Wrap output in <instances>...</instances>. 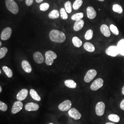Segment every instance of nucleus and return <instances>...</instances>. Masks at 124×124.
<instances>
[{
    "mask_svg": "<svg viewBox=\"0 0 124 124\" xmlns=\"http://www.w3.org/2000/svg\"><path fill=\"white\" fill-rule=\"evenodd\" d=\"M49 37L52 41L59 43L63 42L66 40L65 34L62 31L56 30H53L50 31Z\"/></svg>",
    "mask_w": 124,
    "mask_h": 124,
    "instance_id": "obj_1",
    "label": "nucleus"
},
{
    "mask_svg": "<svg viewBox=\"0 0 124 124\" xmlns=\"http://www.w3.org/2000/svg\"><path fill=\"white\" fill-rule=\"evenodd\" d=\"M5 3L7 9L10 12L14 14H16L18 13L19 9L18 5L14 0H6Z\"/></svg>",
    "mask_w": 124,
    "mask_h": 124,
    "instance_id": "obj_2",
    "label": "nucleus"
},
{
    "mask_svg": "<svg viewBox=\"0 0 124 124\" xmlns=\"http://www.w3.org/2000/svg\"><path fill=\"white\" fill-rule=\"evenodd\" d=\"M45 57L46 63L48 65L50 66L53 64L54 60L57 58V55L54 52L52 51H48L45 53Z\"/></svg>",
    "mask_w": 124,
    "mask_h": 124,
    "instance_id": "obj_3",
    "label": "nucleus"
},
{
    "mask_svg": "<svg viewBox=\"0 0 124 124\" xmlns=\"http://www.w3.org/2000/svg\"><path fill=\"white\" fill-rule=\"evenodd\" d=\"M120 49L118 48L117 46H112L108 47L106 49L105 53L108 56H110L113 57H115L118 54H120Z\"/></svg>",
    "mask_w": 124,
    "mask_h": 124,
    "instance_id": "obj_4",
    "label": "nucleus"
},
{
    "mask_svg": "<svg viewBox=\"0 0 124 124\" xmlns=\"http://www.w3.org/2000/svg\"><path fill=\"white\" fill-rule=\"evenodd\" d=\"M105 109V103L103 102H99L96 104L95 111L96 115L98 116H102L104 115Z\"/></svg>",
    "mask_w": 124,
    "mask_h": 124,
    "instance_id": "obj_5",
    "label": "nucleus"
},
{
    "mask_svg": "<svg viewBox=\"0 0 124 124\" xmlns=\"http://www.w3.org/2000/svg\"><path fill=\"white\" fill-rule=\"evenodd\" d=\"M97 75V72L96 70L94 69L89 70L85 76V81L86 83L90 82L92 80L94 79V78Z\"/></svg>",
    "mask_w": 124,
    "mask_h": 124,
    "instance_id": "obj_6",
    "label": "nucleus"
},
{
    "mask_svg": "<svg viewBox=\"0 0 124 124\" xmlns=\"http://www.w3.org/2000/svg\"><path fill=\"white\" fill-rule=\"evenodd\" d=\"M104 81L102 78H98L95 80L91 85V89L94 91H97L101 88L103 85Z\"/></svg>",
    "mask_w": 124,
    "mask_h": 124,
    "instance_id": "obj_7",
    "label": "nucleus"
},
{
    "mask_svg": "<svg viewBox=\"0 0 124 124\" xmlns=\"http://www.w3.org/2000/svg\"><path fill=\"white\" fill-rule=\"evenodd\" d=\"M12 33V29L10 27H7L4 29L1 33L0 38L2 40H6L10 38Z\"/></svg>",
    "mask_w": 124,
    "mask_h": 124,
    "instance_id": "obj_8",
    "label": "nucleus"
},
{
    "mask_svg": "<svg viewBox=\"0 0 124 124\" xmlns=\"http://www.w3.org/2000/svg\"><path fill=\"white\" fill-rule=\"evenodd\" d=\"M72 103L69 100H66L62 103H61L59 106L58 108L62 111H66L69 110L71 108Z\"/></svg>",
    "mask_w": 124,
    "mask_h": 124,
    "instance_id": "obj_9",
    "label": "nucleus"
},
{
    "mask_svg": "<svg viewBox=\"0 0 124 124\" xmlns=\"http://www.w3.org/2000/svg\"><path fill=\"white\" fill-rule=\"evenodd\" d=\"M68 114L72 118L75 120H80L81 115L79 111L75 108H72L68 111Z\"/></svg>",
    "mask_w": 124,
    "mask_h": 124,
    "instance_id": "obj_10",
    "label": "nucleus"
},
{
    "mask_svg": "<svg viewBox=\"0 0 124 124\" xmlns=\"http://www.w3.org/2000/svg\"><path fill=\"white\" fill-rule=\"evenodd\" d=\"M23 104L21 101H18L15 102L13 104L12 109V113L13 114H16L21 111L23 108Z\"/></svg>",
    "mask_w": 124,
    "mask_h": 124,
    "instance_id": "obj_11",
    "label": "nucleus"
},
{
    "mask_svg": "<svg viewBox=\"0 0 124 124\" xmlns=\"http://www.w3.org/2000/svg\"><path fill=\"white\" fill-rule=\"evenodd\" d=\"M39 108V105L33 102H31L27 103L25 106V109L27 111H37Z\"/></svg>",
    "mask_w": 124,
    "mask_h": 124,
    "instance_id": "obj_12",
    "label": "nucleus"
},
{
    "mask_svg": "<svg viewBox=\"0 0 124 124\" xmlns=\"http://www.w3.org/2000/svg\"><path fill=\"white\" fill-rule=\"evenodd\" d=\"M28 94V90L26 89H23L17 95V99L19 101L24 100L27 98Z\"/></svg>",
    "mask_w": 124,
    "mask_h": 124,
    "instance_id": "obj_13",
    "label": "nucleus"
},
{
    "mask_svg": "<svg viewBox=\"0 0 124 124\" xmlns=\"http://www.w3.org/2000/svg\"><path fill=\"white\" fill-rule=\"evenodd\" d=\"M86 13L87 17L90 19H93L96 18L97 16V13L92 7H87L86 8Z\"/></svg>",
    "mask_w": 124,
    "mask_h": 124,
    "instance_id": "obj_14",
    "label": "nucleus"
},
{
    "mask_svg": "<svg viewBox=\"0 0 124 124\" xmlns=\"http://www.w3.org/2000/svg\"><path fill=\"white\" fill-rule=\"evenodd\" d=\"M100 31L103 35L107 37H109L111 36L110 29L106 24H102L100 27Z\"/></svg>",
    "mask_w": 124,
    "mask_h": 124,
    "instance_id": "obj_15",
    "label": "nucleus"
},
{
    "mask_svg": "<svg viewBox=\"0 0 124 124\" xmlns=\"http://www.w3.org/2000/svg\"><path fill=\"white\" fill-rule=\"evenodd\" d=\"M34 59L37 63L40 64L44 62V58L42 54L39 52H36L34 54Z\"/></svg>",
    "mask_w": 124,
    "mask_h": 124,
    "instance_id": "obj_16",
    "label": "nucleus"
},
{
    "mask_svg": "<svg viewBox=\"0 0 124 124\" xmlns=\"http://www.w3.org/2000/svg\"><path fill=\"white\" fill-rule=\"evenodd\" d=\"M23 69L26 73H30L32 71V68L30 63L26 60H23L22 62Z\"/></svg>",
    "mask_w": 124,
    "mask_h": 124,
    "instance_id": "obj_17",
    "label": "nucleus"
},
{
    "mask_svg": "<svg viewBox=\"0 0 124 124\" xmlns=\"http://www.w3.org/2000/svg\"><path fill=\"white\" fill-rule=\"evenodd\" d=\"M84 22L83 20L81 19L75 22L74 26V30L75 31H78L81 30L84 26Z\"/></svg>",
    "mask_w": 124,
    "mask_h": 124,
    "instance_id": "obj_18",
    "label": "nucleus"
},
{
    "mask_svg": "<svg viewBox=\"0 0 124 124\" xmlns=\"http://www.w3.org/2000/svg\"><path fill=\"white\" fill-rule=\"evenodd\" d=\"M108 118L109 120L114 123H118L120 122V116L119 115L114 114L109 115L108 117Z\"/></svg>",
    "mask_w": 124,
    "mask_h": 124,
    "instance_id": "obj_19",
    "label": "nucleus"
},
{
    "mask_svg": "<svg viewBox=\"0 0 124 124\" xmlns=\"http://www.w3.org/2000/svg\"><path fill=\"white\" fill-rule=\"evenodd\" d=\"M84 49L88 52L92 53L95 51V48L93 44L90 42H85L84 44Z\"/></svg>",
    "mask_w": 124,
    "mask_h": 124,
    "instance_id": "obj_20",
    "label": "nucleus"
},
{
    "mask_svg": "<svg viewBox=\"0 0 124 124\" xmlns=\"http://www.w3.org/2000/svg\"><path fill=\"white\" fill-rule=\"evenodd\" d=\"M64 84L67 87L70 88L75 89L77 86V84L73 80H65Z\"/></svg>",
    "mask_w": 124,
    "mask_h": 124,
    "instance_id": "obj_21",
    "label": "nucleus"
},
{
    "mask_svg": "<svg viewBox=\"0 0 124 124\" xmlns=\"http://www.w3.org/2000/svg\"><path fill=\"white\" fill-rule=\"evenodd\" d=\"M73 45L77 47H80L82 45V41L78 37L75 36L72 38Z\"/></svg>",
    "mask_w": 124,
    "mask_h": 124,
    "instance_id": "obj_22",
    "label": "nucleus"
},
{
    "mask_svg": "<svg viewBox=\"0 0 124 124\" xmlns=\"http://www.w3.org/2000/svg\"><path fill=\"white\" fill-rule=\"evenodd\" d=\"M30 94L32 98L37 101H40L41 98L34 89H31L30 90Z\"/></svg>",
    "mask_w": 124,
    "mask_h": 124,
    "instance_id": "obj_23",
    "label": "nucleus"
},
{
    "mask_svg": "<svg viewBox=\"0 0 124 124\" xmlns=\"http://www.w3.org/2000/svg\"><path fill=\"white\" fill-rule=\"evenodd\" d=\"M84 17V14L82 13H75L71 16V18L72 20L74 21H79L81 20Z\"/></svg>",
    "mask_w": 124,
    "mask_h": 124,
    "instance_id": "obj_24",
    "label": "nucleus"
},
{
    "mask_svg": "<svg viewBox=\"0 0 124 124\" xmlns=\"http://www.w3.org/2000/svg\"><path fill=\"white\" fill-rule=\"evenodd\" d=\"M60 14L57 10H53L48 14V17L51 19L58 18L59 17Z\"/></svg>",
    "mask_w": 124,
    "mask_h": 124,
    "instance_id": "obj_25",
    "label": "nucleus"
},
{
    "mask_svg": "<svg viewBox=\"0 0 124 124\" xmlns=\"http://www.w3.org/2000/svg\"><path fill=\"white\" fill-rule=\"evenodd\" d=\"M112 9L115 12L119 14H121L123 13V10L122 7L120 5L117 4H115L113 6Z\"/></svg>",
    "mask_w": 124,
    "mask_h": 124,
    "instance_id": "obj_26",
    "label": "nucleus"
},
{
    "mask_svg": "<svg viewBox=\"0 0 124 124\" xmlns=\"http://www.w3.org/2000/svg\"><path fill=\"white\" fill-rule=\"evenodd\" d=\"M2 70L6 74L7 76L9 78H12L13 76V71L11 70V69H10L8 67L3 66L2 67Z\"/></svg>",
    "mask_w": 124,
    "mask_h": 124,
    "instance_id": "obj_27",
    "label": "nucleus"
},
{
    "mask_svg": "<svg viewBox=\"0 0 124 124\" xmlns=\"http://www.w3.org/2000/svg\"><path fill=\"white\" fill-rule=\"evenodd\" d=\"M83 4L82 0H76L73 4V8L74 10H77L79 9Z\"/></svg>",
    "mask_w": 124,
    "mask_h": 124,
    "instance_id": "obj_28",
    "label": "nucleus"
},
{
    "mask_svg": "<svg viewBox=\"0 0 124 124\" xmlns=\"http://www.w3.org/2000/svg\"><path fill=\"white\" fill-rule=\"evenodd\" d=\"M93 36V31L92 30H88L85 35V38L86 40H91Z\"/></svg>",
    "mask_w": 124,
    "mask_h": 124,
    "instance_id": "obj_29",
    "label": "nucleus"
},
{
    "mask_svg": "<svg viewBox=\"0 0 124 124\" xmlns=\"http://www.w3.org/2000/svg\"><path fill=\"white\" fill-rule=\"evenodd\" d=\"M64 8L66 11L67 13H70L72 12V8L71 2L70 1H68L64 3Z\"/></svg>",
    "mask_w": 124,
    "mask_h": 124,
    "instance_id": "obj_30",
    "label": "nucleus"
},
{
    "mask_svg": "<svg viewBox=\"0 0 124 124\" xmlns=\"http://www.w3.org/2000/svg\"><path fill=\"white\" fill-rule=\"evenodd\" d=\"M60 14L61 17L63 20H66L68 18L66 11L64 8H61L60 10Z\"/></svg>",
    "mask_w": 124,
    "mask_h": 124,
    "instance_id": "obj_31",
    "label": "nucleus"
},
{
    "mask_svg": "<svg viewBox=\"0 0 124 124\" xmlns=\"http://www.w3.org/2000/svg\"><path fill=\"white\" fill-rule=\"evenodd\" d=\"M109 29L110 31L116 36H118L119 35V31L117 28V27L114 24H111L109 27Z\"/></svg>",
    "mask_w": 124,
    "mask_h": 124,
    "instance_id": "obj_32",
    "label": "nucleus"
},
{
    "mask_svg": "<svg viewBox=\"0 0 124 124\" xmlns=\"http://www.w3.org/2000/svg\"><path fill=\"white\" fill-rule=\"evenodd\" d=\"M8 51V49L7 47H3L0 49V59L4 58Z\"/></svg>",
    "mask_w": 124,
    "mask_h": 124,
    "instance_id": "obj_33",
    "label": "nucleus"
},
{
    "mask_svg": "<svg viewBox=\"0 0 124 124\" xmlns=\"http://www.w3.org/2000/svg\"><path fill=\"white\" fill-rule=\"evenodd\" d=\"M50 5L48 3H43L40 5V9L41 11H46L49 9Z\"/></svg>",
    "mask_w": 124,
    "mask_h": 124,
    "instance_id": "obj_34",
    "label": "nucleus"
},
{
    "mask_svg": "<svg viewBox=\"0 0 124 124\" xmlns=\"http://www.w3.org/2000/svg\"><path fill=\"white\" fill-rule=\"evenodd\" d=\"M8 109L7 105L2 101H0V110L1 111H6Z\"/></svg>",
    "mask_w": 124,
    "mask_h": 124,
    "instance_id": "obj_35",
    "label": "nucleus"
},
{
    "mask_svg": "<svg viewBox=\"0 0 124 124\" xmlns=\"http://www.w3.org/2000/svg\"><path fill=\"white\" fill-rule=\"evenodd\" d=\"M117 46L120 50L124 49V39H122L118 42Z\"/></svg>",
    "mask_w": 124,
    "mask_h": 124,
    "instance_id": "obj_36",
    "label": "nucleus"
},
{
    "mask_svg": "<svg viewBox=\"0 0 124 124\" xmlns=\"http://www.w3.org/2000/svg\"><path fill=\"white\" fill-rule=\"evenodd\" d=\"M33 0H25V3L27 6H31L33 3Z\"/></svg>",
    "mask_w": 124,
    "mask_h": 124,
    "instance_id": "obj_37",
    "label": "nucleus"
},
{
    "mask_svg": "<svg viewBox=\"0 0 124 124\" xmlns=\"http://www.w3.org/2000/svg\"><path fill=\"white\" fill-rule=\"evenodd\" d=\"M120 108L122 110H124V99L121 101V102L120 103Z\"/></svg>",
    "mask_w": 124,
    "mask_h": 124,
    "instance_id": "obj_38",
    "label": "nucleus"
},
{
    "mask_svg": "<svg viewBox=\"0 0 124 124\" xmlns=\"http://www.w3.org/2000/svg\"><path fill=\"white\" fill-rule=\"evenodd\" d=\"M120 54L122 56H124V49L121 50L120 51Z\"/></svg>",
    "mask_w": 124,
    "mask_h": 124,
    "instance_id": "obj_39",
    "label": "nucleus"
},
{
    "mask_svg": "<svg viewBox=\"0 0 124 124\" xmlns=\"http://www.w3.org/2000/svg\"><path fill=\"white\" fill-rule=\"evenodd\" d=\"M36 2H37L38 3H40L42 2L43 1V0H36Z\"/></svg>",
    "mask_w": 124,
    "mask_h": 124,
    "instance_id": "obj_40",
    "label": "nucleus"
},
{
    "mask_svg": "<svg viewBox=\"0 0 124 124\" xmlns=\"http://www.w3.org/2000/svg\"><path fill=\"white\" fill-rule=\"evenodd\" d=\"M122 93L123 95H124V85L123 86L122 88Z\"/></svg>",
    "mask_w": 124,
    "mask_h": 124,
    "instance_id": "obj_41",
    "label": "nucleus"
},
{
    "mask_svg": "<svg viewBox=\"0 0 124 124\" xmlns=\"http://www.w3.org/2000/svg\"><path fill=\"white\" fill-rule=\"evenodd\" d=\"M105 124H115V123L114 122H107Z\"/></svg>",
    "mask_w": 124,
    "mask_h": 124,
    "instance_id": "obj_42",
    "label": "nucleus"
},
{
    "mask_svg": "<svg viewBox=\"0 0 124 124\" xmlns=\"http://www.w3.org/2000/svg\"><path fill=\"white\" fill-rule=\"evenodd\" d=\"M2 92V88L1 86H0V93H1Z\"/></svg>",
    "mask_w": 124,
    "mask_h": 124,
    "instance_id": "obj_43",
    "label": "nucleus"
},
{
    "mask_svg": "<svg viewBox=\"0 0 124 124\" xmlns=\"http://www.w3.org/2000/svg\"><path fill=\"white\" fill-rule=\"evenodd\" d=\"M99 0V1H104L105 0Z\"/></svg>",
    "mask_w": 124,
    "mask_h": 124,
    "instance_id": "obj_44",
    "label": "nucleus"
},
{
    "mask_svg": "<svg viewBox=\"0 0 124 124\" xmlns=\"http://www.w3.org/2000/svg\"><path fill=\"white\" fill-rule=\"evenodd\" d=\"M1 44H2L1 42H0V46H1Z\"/></svg>",
    "mask_w": 124,
    "mask_h": 124,
    "instance_id": "obj_45",
    "label": "nucleus"
},
{
    "mask_svg": "<svg viewBox=\"0 0 124 124\" xmlns=\"http://www.w3.org/2000/svg\"><path fill=\"white\" fill-rule=\"evenodd\" d=\"M49 124H54L53 123H49Z\"/></svg>",
    "mask_w": 124,
    "mask_h": 124,
    "instance_id": "obj_46",
    "label": "nucleus"
},
{
    "mask_svg": "<svg viewBox=\"0 0 124 124\" xmlns=\"http://www.w3.org/2000/svg\"><path fill=\"white\" fill-rule=\"evenodd\" d=\"M1 71L0 70V74H1Z\"/></svg>",
    "mask_w": 124,
    "mask_h": 124,
    "instance_id": "obj_47",
    "label": "nucleus"
},
{
    "mask_svg": "<svg viewBox=\"0 0 124 124\" xmlns=\"http://www.w3.org/2000/svg\"></svg>",
    "mask_w": 124,
    "mask_h": 124,
    "instance_id": "obj_48",
    "label": "nucleus"
}]
</instances>
